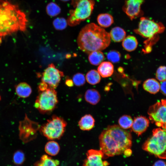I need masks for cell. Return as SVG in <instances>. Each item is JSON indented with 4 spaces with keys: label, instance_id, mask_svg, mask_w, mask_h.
<instances>
[{
    "label": "cell",
    "instance_id": "9a60e30c",
    "mask_svg": "<svg viewBox=\"0 0 166 166\" xmlns=\"http://www.w3.org/2000/svg\"><path fill=\"white\" fill-rule=\"evenodd\" d=\"M95 121L93 116L90 114H86L82 117L78 122L80 129L83 131H89L94 127Z\"/></svg>",
    "mask_w": 166,
    "mask_h": 166
},
{
    "label": "cell",
    "instance_id": "d6a6232c",
    "mask_svg": "<svg viewBox=\"0 0 166 166\" xmlns=\"http://www.w3.org/2000/svg\"><path fill=\"white\" fill-rule=\"evenodd\" d=\"M72 81L73 84L76 86H80L85 84V79L84 75L82 73H77L73 75Z\"/></svg>",
    "mask_w": 166,
    "mask_h": 166
},
{
    "label": "cell",
    "instance_id": "e575fe53",
    "mask_svg": "<svg viewBox=\"0 0 166 166\" xmlns=\"http://www.w3.org/2000/svg\"><path fill=\"white\" fill-rule=\"evenodd\" d=\"M48 88V85L45 83L42 82L38 86L39 90L40 91H43Z\"/></svg>",
    "mask_w": 166,
    "mask_h": 166
},
{
    "label": "cell",
    "instance_id": "8fae6325",
    "mask_svg": "<svg viewBox=\"0 0 166 166\" xmlns=\"http://www.w3.org/2000/svg\"><path fill=\"white\" fill-rule=\"evenodd\" d=\"M62 72L56 68L53 64H49L42 73V82L45 83L48 88L56 89L64 76Z\"/></svg>",
    "mask_w": 166,
    "mask_h": 166
},
{
    "label": "cell",
    "instance_id": "f1b7e54d",
    "mask_svg": "<svg viewBox=\"0 0 166 166\" xmlns=\"http://www.w3.org/2000/svg\"><path fill=\"white\" fill-rule=\"evenodd\" d=\"M53 24L54 28L57 30H62L65 29L68 25L67 20L62 17L56 18L53 22Z\"/></svg>",
    "mask_w": 166,
    "mask_h": 166
},
{
    "label": "cell",
    "instance_id": "52a82bcc",
    "mask_svg": "<svg viewBox=\"0 0 166 166\" xmlns=\"http://www.w3.org/2000/svg\"><path fill=\"white\" fill-rule=\"evenodd\" d=\"M67 126L66 121L62 117L53 116L40 127L42 135L50 140L59 139L63 136Z\"/></svg>",
    "mask_w": 166,
    "mask_h": 166
},
{
    "label": "cell",
    "instance_id": "d4e9b609",
    "mask_svg": "<svg viewBox=\"0 0 166 166\" xmlns=\"http://www.w3.org/2000/svg\"><path fill=\"white\" fill-rule=\"evenodd\" d=\"M105 58L103 53L101 51L92 52L89 54L88 59L91 64L97 65L102 62Z\"/></svg>",
    "mask_w": 166,
    "mask_h": 166
},
{
    "label": "cell",
    "instance_id": "7c38bea8",
    "mask_svg": "<svg viewBox=\"0 0 166 166\" xmlns=\"http://www.w3.org/2000/svg\"><path fill=\"white\" fill-rule=\"evenodd\" d=\"M86 155L82 166H108L109 165L107 161L103 160L104 154L101 150H89Z\"/></svg>",
    "mask_w": 166,
    "mask_h": 166
},
{
    "label": "cell",
    "instance_id": "60d3db41",
    "mask_svg": "<svg viewBox=\"0 0 166 166\" xmlns=\"http://www.w3.org/2000/svg\"><path fill=\"white\" fill-rule=\"evenodd\" d=\"M61 1H63V2H67V1H69V0H60Z\"/></svg>",
    "mask_w": 166,
    "mask_h": 166
},
{
    "label": "cell",
    "instance_id": "1f68e13d",
    "mask_svg": "<svg viewBox=\"0 0 166 166\" xmlns=\"http://www.w3.org/2000/svg\"><path fill=\"white\" fill-rule=\"evenodd\" d=\"M156 77L161 82L166 81V66H161L157 68L156 73Z\"/></svg>",
    "mask_w": 166,
    "mask_h": 166
},
{
    "label": "cell",
    "instance_id": "cb8c5ba5",
    "mask_svg": "<svg viewBox=\"0 0 166 166\" xmlns=\"http://www.w3.org/2000/svg\"><path fill=\"white\" fill-rule=\"evenodd\" d=\"M60 149V147L58 144L53 140L48 142L45 147V151L46 153L51 156H55L57 155Z\"/></svg>",
    "mask_w": 166,
    "mask_h": 166
},
{
    "label": "cell",
    "instance_id": "9c48e42d",
    "mask_svg": "<svg viewBox=\"0 0 166 166\" xmlns=\"http://www.w3.org/2000/svg\"><path fill=\"white\" fill-rule=\"evenodd\" d=\"M148 113L152 123L163 129H166V100L162 99L151 106Z\"/></svg>",
    "mask_w": 166,
    "mask_h": 166
},
{
    "label": "cell",
    "instance_id": "5b68a950",
    "mask_svg": "<svg viewBox=\"0 0 166 166\" xmlns=\"http://www.w3.org/2000/svg\"><path fill=\"white\" fill-rule=\"evenodd\" d=\"M143 149L161 159H166V134L165 129H154L152 135L142 146Z\"/></svg>",
    "mask_w": 166,
    "mask_h": 166
},
{
    "label": "cell",
    "instance_id": "44dd1931",
    "mask_svg": "<svg viewBox=\"0 0 166 166\" xmlns=\"http://www.w3.org/2000/svg\"><path fill=\"white\" fill-rule=\"evenodd\" d=\"M110 38L115 42H120L125 38L126 33L125 31L119 27L113 28L109 33Z\"/></svg>",
    "mask_w": 166,
    "mask_h": 166
},
{
    "label": "cell",
    "instance_id": "3957f363",
    "mask_svg": "<svg viewBox=\"0 0 166 166\" xmlns=\"http://www.w3.org/2000/svg\"><path fill=\"white\" fill-rule=\"evenodd\" d=\"M109 33L104 28L93 23L86 25L80 32L77 40L79 49L87 54L101 51L110 45Z\"/></svg>",
    "mask_w": 166,
    "mask_h": 166
},
{
    "label": "cell",
    "instance_id": "30bf717a",
    "mask_svg": "<svg viewBox=\"0 0 166 166\" xmlns=\"http://www.w3.org/2000/svg\"><path fill=\"white\" fill-rule=\"evenodd\" d=\"M40 128L38 123L30 120L26 115L24 120L19 123L20 139L24 143L34 140L36 137L37 131Z\"/></svg>",
    "mask_w": 166,
    "mask_h": 166
},
{
    "label": "cell",
    "instance_id": "d590c367",
    "mask_svg": "<svg viewBox=\"0 0 166 166\" xmlns=\"http://www.w3.org/2000/svg\"><path fill=\"white\" fill-rule=\"evenodd\" d=\"M153 166H166V163L163 160H158L154 163Z\"/></svg>",
    "mask_w": 166,
    "mask_h": 166
},
{
    "label": "cell",
    "instance_id": "7a4b0ae2",
    "mask_svg": "<svg viewBox=\"0 0 166 166\" xmlns=\"http://www.w3.org/2000/svg\"><path fill=\"white\" fill-rule=\"evenodd\" d=\"M28 22L26 14L17 5L0 0V40L18 31L25 32Z\"/></svg>",
    "mask_w": 166,
    "mask_h": 166
},
{
    "label": "cell",
    "instance_id": "5bb4252c",
    "mask_svg": "<svg viewBox=\"0 0 166 166\" xmlns=\"http://www.w3.org/2000/svg\"><path fill=\"white\" fill-rule=\"evenodd\" d=\"M149 123V120L146 117L143 116L137 117L134 118L131 128L133 131L139 136L146 130Z\"/></svg>",
    "mask_w": 166,
    "mask_h": 166
},
{
    "label": "cell",
    "instance_id": "ab89813d",
    "mask_svg": "<svg viewBox=\"0 0 166 166\" xmlns=\"http://www.w3.org/2000/svg\"><path fill=\"white\" fill-rule=\"evenodd\" d=\"M128 0L138 1V2H142V3L144 2V0Z\"/></svg>",
    "mask_w": 166,
    "mask_h": 166
},
{
    "label": "cell",
    "instance_id": "4dcf8cb0",
    "mask_svg": "<svg viewBox=\"0 0 166 166\" xmlns=\"http://www.w3.org/2000/svg\"><path fill=\"white\" fill-rule=\"evenodd\" d=\"M107 57L108 59L111 62L116 63L120 61L121 54L117 50H112L108 53Z\"/></svg>",
    "mask_w": 166,
    "mask_h": 166
},
{
    "label": "cell",
    "instance_id": "d6986e66",
    "mask_svg": "<svg viewBox=\"0 0 166 166\" xmlns=\"http://www.w3.org/2000/svg\"><path fill=\"white\" fill-rule=\"evenodd\" d=\"M85 101L92 105H96L100 101L101 95L99 92L94 89H89L87 90L85 94Z\"/></svg>",
    "mask_w": 166,
    "mask_h": 166
},
{
    "label": "cell",
    "instance_id": "ffe728a7",
    "mask_svg": "<svg viewBox=\"0 0 166 166\" xmlns=\"http://www.w3.org/2000/svg\"><path fill=\"white\" fill-rule=\"evenodd\" d=\"M122 45L123 48L128 52L132 51L137 48L138 42L136 38L132 35L125 37L123 40Z\"/></svg>",
    "mask_w": 166,
    "mask_h": 166
},
{
    "label": "cell",
    "instance_id": "f35d334b",
    "mask_svg": "<svg viewBox=\"0 0 166 166\" xmlns=\"http://www.w3.org/2000/svg\"><path fill=\"white\" fill-rule=\"evenodd\" d=\"M79 0H72V5L74 7L75 6L77 2Z\"/></svg>",
    "mask_w": 166,
    "mask_h": 166
},
{
    "label": "cell",
    "instance_id": "2e32d148",
    "mask_svg": "<svg viewBox=\"0 0 166 166\" xmlns=\"http://www.w3.org/2000/svg\"><path fill=\"white\" fill-rule=\"evenodd\" d=\"M143 87L146 91L150 93L155 94L159 91L160 84L156 79L149 78L144 82Z\"/></svg>",
    "mask_w": 166,
    "mask_h": 166
},
{
    "label": "cell",
    "instance_id": "ba28073f",
    "mask_svg": "<svg viewBox=\"0 0 166 166\" xmlns=\"http://www.w3.org/2000/svg\"><path fill=\"white\" fill-rule=\"evenodd\" d=\"M58 103L57 92L55 89L48 88L40 92L34 103V107L40 113H49L56 108Z\"/></svg>",
    "mask_w": 166,
    "mask_h": 166
},
{
    "label": "cell",
    "instance_id": "7bdbcfd3",
    "mask_svg": "<svg viewBox=\"0 0 166 166\" xmlns=\"http://www.w3.org/2000/svg\"><path fill=\"white\" fill-rule=\"evenodd\" d=\"M165 129V132H166V129Z\"/></svg>",
    "mask_w": 166,
    "mask_h": 166
},
{
    "label": "cell",
    "instance_id": "277c9868",
    "mask_svg": "<svg viewBox=\"0 0 166 166\" xmlns=\"http://www.w3.org/2000/svg\"><path fill=\"white\" fill-rule=\"evenodd\" d=\"M164 30L165 26L161 22H156L148 18L141 17L138 28L134 31L147 39L144 42V47L152 48L151 46L158 39V34L162 33Z\"/></svg>",
    "mask_w": 166,
    "mask_h": 166
},
{
    "label": "cell",
    "instance_id": "8d00e7d4",
    "mask_svg": "<svg viewBox=\"0 0 166 166\" xmlns=\"http://www.w3.org/2000/svg\"><path fill=\"white\" fill-rule=\"evenodd\" d=\"M123 153L125 156L126 157H129L131 156L132 152L130 148H129L125 150Z\"/></svg>",
    "mask_w": 166,
    "mask_h": 166
},
{
    "label": "cell",
    "instance_id": "4fadbf2b",
    "mask_svg": "<svg viewBox=\"0 0 166 166\" xmlns=\"http://www.w3.org/2000/svg\"><path fill=\"white\" fill-rule=\"evenodd\" d=\"M142 3L139 2L127 0L123 7V10L130 19L132 20L142 14L141 9Z\"/></svg>",
    "mask_w": 166,
    "mask_h": 166
},
{
    "label": "cell",
    "instance_id": "603a6c76",
    "mask_svg": "<svg viewBox=\"0 0 166 166\" xmlns=\"http://www.w3.org/2000/svg\"><path fill=\"white\" fill-rule=\"evenodd\" d=\"M59 161L46 155L42 156L40 160L36 162L34 166H59Z\"/></svg>",
    "mask_w": 166,
    "mask_h": 166
},
{
    "label": "cell",
    "instance_id": "ac0fdd59",
    "mask_svg": "<svg viewBox=\"0 0 166 166\" xmlns=\"http://www.w3.org/2000/svg\"><path fill=\"white\" fill-rule=\"evenodd\" d=\"M15 92L17 95L19 97L26 98L30 95L32 90L28 84L25 82H22L16 86Z\"/></svg>",
    "mask_w": 166,
    "mask_h": 166
},
{
    "label": "cell",
    "instance_id": "484cf974",
    "mask_svg": "<svg viewBox=\"0 0 166 166\" xmlns=\"http://www.w3.org/2000/svg\"><path fill=\"white\" fill-rule=\"evenodd\" d=\"M86 78L87 82L92 85L99 83L101 79L99 73L98 71L95 69L89 71L86 74Z\"/></svg>",
    "mask_w": 166,
    "mask_h": 166
},
{
    "label": "cell",
    "instance_id": "4316f807",
    "mask_svg": "<svg viewBox=\"0 0 166 166\" xmlns=\"http://www.w3.org/2000/svg\"><path fill=\"white\" fill-rule=\"evenodd\" d=\"M46 11L47 15L50 17H55L61 12L60 6L56 3L50 2L47 4L46 7Z\"/></svg>",
    "mask_w": 166,
    "mask_h": 166
},
{
    "label": "cell",
    "instance_id": "ee69618b",
    "mask_svg": "<svg viewBox=\"0 0 166 166\" xmlns=\"http://www.w3.org/2000/svg\"><path fill=\"white\" fill-rule=\"evenodd\" d=\"M17 166H19V165H18Z\"/></svg>",
    "mask_w": 166,
    "mask_h": 166
},
{
    "label": "cell",
    "instance_id": "836d02e7",
    "mask_svg": "<svg viewBox=\"0 0 166 166\" xmlns=\"http://www.w3.org/2000/svg\"><path fill=\"white\" fill-rule=\"evenodd\" d=\"M160 89L163 94L166 95V81L161 82Z\"/></svg>",
    "mask_w": 166,
    "mask_h": 166
},
{
    "label": "cell",
    "instance_id": "6da1fadb",
    "mask_svg": "<svg viewBox=\"0 0 166 166\" xmlns=\"http://www.w3.org/2000/svg\"><path fill=\"white\" fill-rule=\"evenodd\" d=\"M99 139L100 150L108 156L121 154L132 145L131 133L115 124L104 129Z\"/></svg>",
    "mask_w": 166,
    "mask_h": 166
},
{
    "label": "cell",
    "instance_id": "e0dca14e",
    "mask_svg": "<svg viewBox=\"0 0 166 166\" xmlns=\"http://www.w3.org/2000/svg\"><path fill=\"white\" fill-rule=\"evenodd\" d=\"M97 70L102 77H107L113 74L114 72V66L111 62H102L99 65Z\"/></svg>",
    "mask_w": 166,
    "mask_h": 166
},
{
    "label": "cell",
    "instance_id": "83f0119b",
    "mask_svg": "<svg viewBox=\"0 0 166 166\" xmlns=\"http://www.w3.org/2000/svg\"><path fill=\"white\" fill-rule=\"evenodd\" d=\"M133 122V120L132 117L130 116L127 115L121 116L118 121L119 126L124 129L131 128Z\"/></svg>",
    "mask_w": 166,
    "mask_h": 166
},
{
    "label": "cell",
    "instance_id": "f546056e",
    "mask_svg": "<svg viewBox=\"0 0 166 166\" xmlns=\"http://www.w3.org/2000/svg\"><path fill=\"white\" fill-rule=\"evenodd\" d=\"M25 160V154L22 151L18 150L14 154L13 160L14 164L18 165H21L24 162Z\"/></svg>",
    "mask_w": 166,
    "mask_h": 166
},
{
    "label": "cell",
    "instance_id": "8992f818",
    "mask_svg": "<svg viewBox=\"0 0 166 166\" xmlns=\"http://www.w3.org/2000/svg\"><path fill=\"white\" fill-rule=\"evenodd\" d=\"M94 0H79L69 11V15L67 21L68 25L73 26L79 25L81 22L89 18L93 11Z\"/></svg>",
    "mask_w": 166,
    "mask_h": 166
},
{
    "label": "cell",
    "instance_id": "74e56055",
    "mask_svg": "<svg viewBox=\"0 0 166 166\" xmlns=\"http://www.w3.org/2000/svg\"><path fill=\"white\" fill-rule=\"evenodd\" d=\"M66 85L69 87H71L73 86V81L70 79H68L66 80L65 81Z\"/></svg>",
    "mask_w": 166,
    "mask_h": 166
},
{
    "label": "cell",
    "instance_id": "7402d4cb",
    "mask_svg": "<svg viewBox=\"0 0 166 166\" xmlns=\"http://www.w3.org/2000/svg\"><path fill=\"white\" fill-rule=\"evenodd\" d=\"M97 21L100 26L103 28L108 27L113 23V16L108 13L99 14L97 17Z\"/></svg>",
    "mask_w": 166,
    "mask_h": 166
},
{
    "label": "cell",
    "instance_id": "b9f144b4",
    "mask_svg": "<svg viewBox=\"0 0 166 166\" xmlns=\"http://www.w3.org/2000/svg\"><path fill=\"white\" fill-rule=\"evenodd\" d=\"M1 96L0 95V101L1 100Z\"/></svg>",
    "mask_w": 166,
    "mask_h": 166
}]
</instances>
